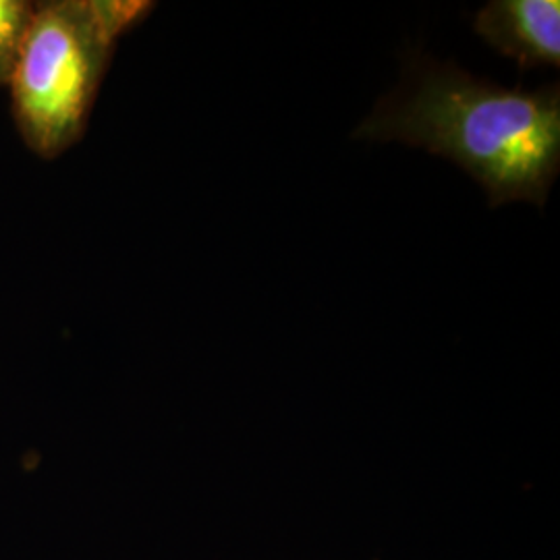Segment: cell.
Listing matches in <instances>:
<instances>
[{"instance_id": "1", "label": "cell", "mask_w": 560, "mask_h": 560, "mask_svg": "<svg viewBox=\"0 0 560 560\" xmlns=\"http://www.w3.org/2000/svg\"><path fill=\"white\" fill-rule=\"evenodd\" d=\"M355 138L400 141L459 164L486 189L490 208L544 206L560 171V90H509L453 65L421 62Z\"/></svg>"}, {"instance_id": "2", "label": "cell", "mask_w": 560, "mask_h": 560, "mask_svg": "<svg viewBox=\"0 0 560 560\" xmlns=\"http://www.w3.org/2000/svg\"><path fill=\"white\" fill-rule=\"evenodd\" d=\"M152 9L145 0L34 2L7 85L30 152L52 161L83 138L117 42Z\"/></svg>"}, {"instance_id": "3", "label": "cell", "mask_w": 560, "mask_h": 560, "mask_svg": "<svg viewBox=\"0 0 560 560\" xmlns=\"http://www.w3.org/2000/svg\"><path fill=\"white\" fill-rule=\"evenodd\" d=\"M474 30L521 73L560 65L559 0H494L478 11Z\"/></svg>"}, {"instance_id": "4", "label": "cell", "mask_w": 560, "mask_h": 560, "mask_svg": "<svg viewBox=\"0 0 560 560\" xmlns=\"http://www.w3.org/2000/svg\"><path fill=\"white\" fill-rule=\"evenodd\" d=\"M32 13L30 0H0V85H9Z\"/></svg>"}]
</instances>
